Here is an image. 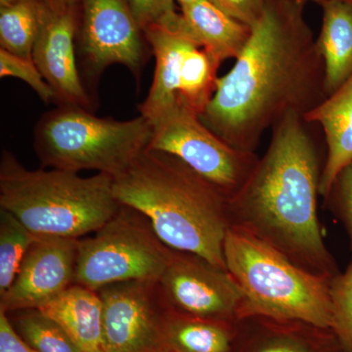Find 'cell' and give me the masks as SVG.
Listing matches in <instances>:
<instances>
[{"instance_id": "obj_1", "label": "cell", "mask_w": 352, "mask_h": 352, "mask_svg": "<svg viewBox=\"0 0 352 352\" xmlns=\"http://www.w3.org/2000/svg\"><path fill=\"white\" fill-rule=\"evenodd\" d=\"M305 2L266 0L235 64L217 78L200 119L235 149L254 153L264 132L288 113L303 117L326 98Z\"/></svg>"}, {"instance_id": "obj_2", "label": "cell", "mask_w": 352, "mask_h": 352, "mask_svg": "<svg viewBox=\"0 0 352 352\" xmlns=\"http://www.w3.org/2000/svg\"><path fill=\"white\" fill-rule=\"evenodd\" d=\"M305 122L289 113L273 127L265 154L229 199V219L298 267L333 278L340 270L318 217L323 166Z\"/></svg>"}, {"instance_id": "obj_3", "label": "cell", "mask_w": 352, "mask_h": 352, "mask_svg": "<svg viewBox=\"0 0 352 352\" xmlns=\"http://www.w3.org/2000/svg\"><path fill=\"white\" fill-rule=\"evenodd\" d=\"M113 189L120 204L150 220L166 247L198 254L227 270L229 199L178 157L147 149L113 177Z\"/></svg>"}, {"instance_id": "obj_4", "label": "cell", "mask_w": 352, "mask_h": 352, "mask_svg": "<svg viewBox=\"0 0 352 352\" xmlns=\"http://www.w3.org/2000/svg\"><path fill=\"white\" fill-rule=\"evenodd\" d=\"M113 177L97 173L25 168L12 153L0 161V208L11 212L36 237L82 239L119 212Z\"/></svg>"}, {"instance_id": "obj_5", "label": "cell", "mask_w": 352, "mask_h": 352, "mask_svg": "<svg viewBox=\"0 0 352 352\" xmlns=\"http://www.w3.org/2000/svg\"><path fill=\"white\" fill-rule=\"evenodd\" d=\"M224 259L242 293L238 320L267 317L331 329L332 278L298 267L274 248L235 227L227 231Z\"/></svg>"}, {"instance_id": "obj_6", "label": "cell", "mask_w": 352, "mask_h": 352, "mask_svg": "<svg viewBox=\"0 0 352 352\" xmlns=\"http://www.w3.org/2000/svg\"><path fill=\"white\" fill-rule=\"evenodd\" d=\"M151 122L100 118L87 109L57 106L44 113L34 132V150L43 168L122 175L149 148Z\"/></svg>"}, {"instance_id": "obj_7", "label": "cell", "mask_w": 352, "mask_h": 352, "mask_svg": "<svg viewBox=\"0 0 352 352\" xmlns=\"http://www.w3.org/2000/svg\"><path fill=\"white\" fill-rule=\"evenodd\" d=\"M170 252L150 220L122 204L94 236L80 239L75 284L98 291L120 282H157Z\"/></svg>"}, {"instance_id": "obj_8", "label": "cell", "mask_w": 352, "mask_h": 352, "mask_svg": "<svg viewBox=\"0 0 352 352\" xmlns=\"http://www.w3.org/2000/svg\"><path fill=\"white\" fill-rule=\"evenodd\" d=\"M150 122L153 136L148 149L178 157L228 199L242 188L258 163L256 153L231 147L182 104Z\"/></svg>"}, {"instance_id": "obj_9", "label": "cell", "mask_w": 352, "mask_h": 352, "mask_svg": "<svg viewBox=\"0 0 352 352\" xmlns=\"http://www.w3.org/2000/svg\"><path fill=\"white\" fill-rule=\"evenodd\" d=\"M76 45L85 87L97 83L116 64L126 67L139 82L152 53L129 0H80Z\"/></svg>"}, {"instance_id": "obj_10", "label": "cell", "mask_w": 352, "mask_h": 352, "mask_svg": "<svg viewBox=\"0 0 352 352\" xmlns=\"http://www.w3.org/2000/svg\"><path fill=\"white\" fill-rule=\"evenodd\" d=\"M157 288L164 305L180 314L239 321V287L228 271L198 254L170 249Z\"/></svg>"}, {"instance_id": "obj_11", "label": "cell", "mask_w": 352, "mask_h": 352, "mask_svg": "<svg viewBox=\"0 0 352 352\" xmlns=\"http://www.w3.org/2000/svg\"><path fill=\"white\" fill-rule=\"evenodd\" d=\"M97 292L103 303L104 351L162 352V324L166 307L157 282H120Z\"/></svg>"}, {"instance_id": "obj_12", "label": "cell", "mask_w": 352, "mask_h": 352, "mask_svg": "<svg viewBox=\"0 0 352 352\" xmlns=\"http://www.w3.org/2000/svg\"><path fill=\"white\" fill-rule=\"evenodd\" d=\"M78 3L46 0L32 59L52 87L57 106L90 110L92 100L83 85L76 59Z\"/></svg>"}, {"instance_id": "obj_13", "label": "cell", "mask_w": 352, "mask_h": 352, "mask_svg": "<svg viewBox=\"0 0 352 352\" xmlns=\"http://www.w3.org/2000/svg\"><path fill=\"white\" fill-rule=\"evenodd\" d=\"M80 239L36 237L10 288L0 296V311L38 309L75 284Z\"/></svg>"}, {"instance_id": "obj_14", "label": "cell", "mask_w": 352, "mask_h": 352, "mask_svg": "<svg viewBox=\"0 0 352 352\" xmlns=\"http://www.w3.org/2000/svg\"><path fill=\"white\" fill-rule=\"evenodd\" d=\"M232 352H346L331 329L307 322L250 317L239 320Z\"/></svg>"}, {"instance_id": "obj_15", "label": "cell", "mask_w": 352, "mask_h": 352, "mask_svg": "<svg viewBox=\"0 0 352 352\" xmlns=\"http://www.w3.org/2000/svg\"><path fill=\"white\" fill-rule=\"evenodd\" d=\"M303 119L307 124H318L325 135L327 157L322 170L320 196L328 199L340 171L352 164V75Z\"/></svg>"}, {"instance_id": "obj_16", "label": "cell", "mask_w": 352, "mask_h": 352, "mask_svg": "<svg viewBox=\"0 0 352 352\" xmlns=\"http://www.w3.org/2000/svg\"><path fill=\"white\" fill-rule=\"evenodd\" d=\"M154 55V78L149 94L139 105L140 116L149 122L177 104L183 59L192 43L189 36L175 28L154 27L144 32Z\"/></svg>"}, {"instance_id": "obj_17", "label": "cell", "mask_w": 352, "mask_h": 352, "mask_svg": "<svg viewBox=\"0 0 352 352\" xmlns=\"http://www.w3.org/2000/svg\"><path fill=\"white\" fill-rule=\"evenodd\" d=\"M178 29L221 64L236 59L251 34V25L234 19L210 0L180 7Z\"/></svg>"}, {"instance_id": "obj_18", "label": "cell", "mask_w": 352, "mask_h": 352, "mask_svg": "<svg viewBox=\"0 0 352 352\" xmlns=\"http://www.w3.org/2000/svg\"><path fill=\"white\" fill-rule=\"evenodd\" d=\"M238 326L239 321L201 318L166 307L162 352H232Z\"/></svg>"}, {"instance_id": "obj_19", "label": "cell", "mask_w": 352, "mask_h": 352, "mask_svg": "<svg viewBox=\"0 0 352 352\" xmlns=\"http://www.w3.org/2000/svg\"><path fill=\"white\" fill-rule=\"evenodd\" d=\"M322 27L315 39L324 66L326 97L352 75V6L342 0H324Z\"/></svg>"}, {"instance_id": "obj_20", "label": "cell", "mask_w": 352, "mask_h": 352, "mask_svg": "<svg viewBox=\"0 0 352 352\" xmlns=\"http://www.w3.org/2000/svg\"><path fill=\"white\" fill-rule=\"evenodd\" d=\"M38 310L56 322L82 352L101 347L103 303L98 292L74 284Z\"/></svg>"}, {"instance_id": "obj_21", "label": "cell", "mask_w": 352, "mask_h": 352, "mask_svg": "<svg viewBox=\"0 0 352 352\" xmlns=\"http://www.w3.org/2000/svg\"><path fill=\"white\" fill-rule=\"evenodd\" d=\"M46 0H0V48L32 59Z\"/></svg>"}, {"instance_id": "obj_22", "label": "cell", "mask_w": 352, "mask_h": 352, "mask_svg": "<svg viewBox=\"0 0 352 352\" xmlns=\"http://www.w3.org/2000/svg\"><path fill=\"white\" fill-rule=\"evenodd\" d=\"M36 239L15 215L0 208V296L10 288L25 254Z\"/></svg>"}, {"instance_id": "obj_23", "label": "cell", "mask_w": 352, "mask_h": 352, "mask_svg": "<svg viewBox=\"0 0 352 352\" xmlns=\"http://www.w3.org/2000/svg\"><path fill=\"white\" fill-rule=\"evenodd\" d=\"M20 312L22 314L16 318L14 328L36 352H82L56 322L38 309Z\"/></svg>"}, {"instance_id": "obj_24", "label": "cell", "mask_w": 352, "mask_h": 352, "mask_svg": "<svg viewBox=\"0 0 352 352\" xmlns=\"http://www.w3.org/2000/svg\"><path fill=\"white\" fill-rule=\"evenodd\" d=\"M331 330L346 352H352V263L331 279Z\"/></svg>"}, {"instance_id": "obj_25", "label": "cell", "mask_w": 352, "mask_h": 352, "mask_svg": "<svg viewBox=\"0 0 352 352\" xmlns=\"http://www.w3.org/2000/svg\"><path fill=\"white\" fill-rule=\"evenodd\" d=\"M0 76H10L23 80L32 87L44 103L55 104L56 102L52 87L46 82L34 59L18 56L0 48Z\"/></svg>"}, {"instance_id": "obj_26", "label": "cell", "mask_w": 352, "mask_h": 352, "mask_svg": "<svg viewBox=\"0 0 352 352\" xmlns=\"http://www.w3.org/2000/svg\"><path fill=\"white\" fill-rule=\"evenodd\" d=\"M136 20L143 32L154 27L175 28L180 13L175 0H129Z\"/></svg>"}, {"instance_id": "obj_27", "label": "cell", "mask_w": 352, "mask_h": 352, "mask_svg": "<svg viewBox=\"0 0 352 352\" xmlns=\"http://www.w3.org/2000/svg\"><path fill=\"white\" fill-rule=\"evenodd\" d=\"M328 199L346 228L352 251V164L340 171Z\"/></svg>"}, {"instance_id": "obj_28", "label": "cell", "mask_w": 352, "mask_h": 352, "mask_svg": "<svg viewBox=\"0 0 352 352\" xmlns=\"http://www.w3.org/2000/svg\"><path fill=\"white\" fill-rule=\"evenodd\" d=\"M215 6L221 9L241 23L252 25L261 12L266 0H210Z\"/></svg>"}, {"instance_id": "obj_29", "label": "cell", "mask_w": 352, "mask_h": 352, "mask_svg": "<svg viewBox=\"0 0 352 352\" xmlns=\"http://www.w3.org/2000/svg\"><path fill=\"white\" fill-rule=\"evenodd\" d=\"M0 352H36L22 339L3 311H0Z\"/></svg>"}, {"instance_id": "obj_30", "label": "cell", "mask_w": 352, "mask_h": 352, "mask_svg": "<svg viewBox=\"0 0 352 352\" xmlns=\"http://www.w3.org/2000/svg\"><path fill=\"white\" fill-rule=\"evenodd\" d=\"M176 1L179 3L180 7L186 6V4L190 3V2L192 1V0H176Z\"/></svg>"}, {"instance_id": "obj_31", "label": "cell", "mask_w": 352, "mask_h": 352, "mask_svg": "<svg viewBox=\"0 0 352 352\" xmlns=\"http://www.w3.org/2000/svg\"><path fill=\"white\" fill-rule=\"evenodd\" d=\"M61 1L69 2V3H78L80 0H61Z\"/></svg>"}, {"instance_id": "obj_32", "label": "cell", "mask_w": 352, "mask_h": 352, "mask_svg": "<svg viewBox=\"0 0 352 352\" xmlns=\"http://www.w3.org/2000/svg\"><path fill=\"white\" fill-rule=\"evenodd\" d=\"M85 352H105L103 351V349H101V347H99V349H92V351H88Z\"/></svg>"}, {"instance_id": "obj_33", "label": "cell", "mask_w": 352, "mask_h": 352, "mask_svg": "<svg viewBox=\"0 0 352 352\" xmlns=\"http://www.w3.org/2000/svg\"><path fill=\"white\" fill-rule=\"evenodd\" d=\"M305 1H307V0H305ZM310 1H314L316 2V3L320 4L323 0H310Z\"/></svg>"}, {"instance_id": "obj_34", "label": "cell", "mask_w": 352, "mask_h": 352, "mask_svg": "<svg viewBox=\"0 0 352 352\" xmlns=\"http://www.w3.org/2000/svg\"><path fill=\"white\" fill-rule=\"evenodd\" d=\"M342 1L347 2V3L351 4L352 6V0H342ZM319 6H320V4H319Z\"/></svg>"}]
</instances>
